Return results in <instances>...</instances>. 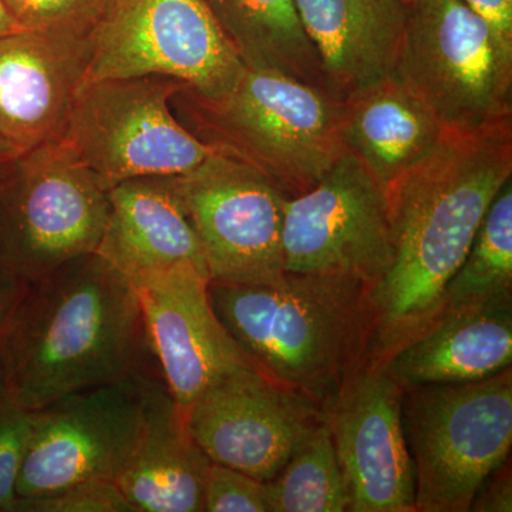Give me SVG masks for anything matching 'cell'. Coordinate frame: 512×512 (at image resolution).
<instances>
[{"instance_id": "cell-1", "label": "cell", "mask_w": 512, "mask_h": 512, "mask_svg": "<svg viewBox=\"0 0 512 512\" xmlns=\"http://www.w3.org/2000/svg\"><path fill=\"white\" fill-rule=\"evenodd\" d=\"M512 175V120L447 133L430 156L387 188L392 262L367 291L369 357L393 350L439 318L488 208Z\"/></svg>"}, {"instance_id": "cell-2", "label": "cell", "mask_w": 512, "mask_h": 512, "mask_svg": "<svg viewBox=\"0 0 512 512\" xmlns=\"http://www.w3.org/2000/svg\"><path fill=\"white\" fill-rule=\"evenodd\" d=\"M158 375L136 286L103 256L23 286L3 332V384L30 412L67 394Z\"/></svg>"}, {"instance_id": "cell-3", "label": "cell", "mask_w": 512, "mask_h": 512, "mask_svg": "<svg viewBox=\"0 0 512 512\" xmlns=\"http://www.w3.org/2000/svg\"><path fill=\"white\" fill-rule=\"evenodd\" d=\"M212 308L256 370L322 409L369 357L367 288L285 274L274 285L210 282Z\"/></svg>"}, {"instance_id": "cell-4", "label": "cell", "mask_w": 512, "mask_h": 512, "mask_svg": "<svg viewBox=\"0 0 512 512\" xmlns=\"http://www.w3.org/2000/svg\"><path fill=\"white\" fill-rule=\"evenodd\" d=\"M171 104L194 136L254 165L291 198L315 187L346 154L343 101L269 67L245 66L220 99L184 89Z\"/></svg>"}, {"instance_id": "cell-5", "label": "cell", "mask_w": 512, "mask_h": 512, "mask_svg": "<svg viewBox=\"0 0 512 512\" xmlns=\"http://www.w3.org/2000/svg\"><path fill=\"white\" fill-rule=\"evenodd\" d=\"M392 74L450 134L512 120V55L463 0H404Z\"/></svg>"}, {"instance_id": "cell-6", "label": "cell", "mask_w": 512, "mask_h": 512, "mask_svg": "<svg viewBox=\"0 0 512 512\" xmlns=\"http://www.w3.org/2000/svg\"><path fill=\"white\" fill-rule=\"evenodd\" d=\"M416 512H468L512 446L511 367L477 382L403 390Z\"/></svg>"}, {"instance_id": "cell-7", "label": "cell", "mask_w": 512, "mask_h": 512, "mask_svg": "<svg viewBox=\"0 0 512 512\" xmlns=\"http://www.w3.org/2000/svg\"><path fill=\"white\" fill-rule=\"evenodd\" d=\"M109 195L62 140L25 151L0 178V268L23 284L99 248Z\"/></svg>"}, {"instance_id": "cell-8", "label": "cell", "mask_w": 512, "mask_h": 512, "mask_svg": "<svg viewBox=\"0 0 512 512\" xmlns=\"http://www.w3.org/2000/svg\"><path fill=\"white\" fill-rule=\"evenodd\" d=\"M187 89L165 76L84 83L60 140L106 190L123 181L180 177L218 148L194 136L175 116L171 100Z\"/></svg>"}, {"instance_id": "cell-9", "label": "cell", "mask_w": 512, "mask_h": 512, "mask_svg": "<svg viewBox=\"0 0 512 512\" xmlns=\"http://www.w3.org/2000/svg\"><path fill=\"white\" fill-rule=\"evenodd\" d=\"M90 39L83 84L165 76L215 100L245 67L205 0H116Z\"/></svg>"}, {"instance_id": "cell-10", "label": "cell", "mask_w": 512, "mask_h": 512, "mask_svg": "<svg viewBox=\"0 0 512 512\" xmlns=\"http://www.w3.org/2000/svg\"><path fill=\"white\" fill-rule=\"evenodd\" d=\"M171 183L200 238L211 282L274 285L284 278L282 227L291 197L268 175L217 150Z\"/></svg>"}, {"instance_id": "cell-11", "label": "cell", "mask_w": 512, "mask_h": 512, "mask_svg": "<svg viewBox=\"0 0 512 512\" xmlns=\"http://www.w3.org/2000/svg\"><path fill=\"white\" fill-rule=\"evenodd\" d=\"M282 252L286 274L346 276L369 291L392 262L386 190L346 151L315 187L286 201Z\"/></svg>"}, {"instance_id": "cell-12", "label": "cell", "mask_w": 512, "mask_h": 512, "mask_svg": "<svg viewBox=\"0 0 512 512\" xmlns=\"http://www.w3.org/2000/svg\"><path fill=\"white\" fill-rule=\"evenodd\" d=\"M143 377L79 390L32 412L16 500L87 481L116 483L140 433Z\"/></svg>"}, {"instance_id": "cell-13", "label": "cell", "mask_w": 512, "mask_h": 512, "mask_svg": "<svg viewBox=\"0 0 512 512\" xmlns=\"http://www.w3.org/2000/svg\"><path fill=\"white\" fill-rule=\"evenodd\" d=\"M350 512H416V474L403 426V389L367 357L322 407Z\"/></svg>"}, {"instance_id": "cell-14", "label": "cell", "mask_w": 512, "mask_h": 512, "mask_svg": "<svg viewBox=\"0 0 512 512\" xmlns=\"http://www.w3.org/2000/svg\"><path fill=\"white\" fill-rule=\"evenodd\" d=\"M184 419L212 463L266 483L323 420V412L255 367H244L202 393Z\"/></svg>"}, {"instance_id": "cell-15", "label": "cell", "mask_w": 512, "mask_h": 512, "mask_svg": "<svg viewBox=\"0 0 512 512\" xmlns=\"http://www.w3.org/2000/svg\"><path fill=\"white\" fill-rule=\"evenodd\" d=\"M210 282L208 272L195 265L133 282L148 348L183 414L224 377L254 367L212 308Z\"/></svg>"}, {"instance_id": "cell-16", "label": "cell", "mask_w": 512, "mask_h": 512, "mask_svg": "<svg viewBox=\"0 0 512 512\" xmlns=\"http://www.w3.org/2000/svg\"><path fill=\"white\" fill-rule=\"evenodd\" d=\"M92 57L90 36H0V137L20 150L62 138Z\"/></svg>"}, {"instance_id": "cell-17", "label": "cell", "mask_w": 512, "mask_h": 512, "mask_svg": "<svg viewBox=\"0 0 512 512\" xmlns=\"http://www.w3.org/2000/svg\"><path fill=\"white\" fill-rule=\"evenodd\" d=\"M211 463L192 439L161 377H143L140 433L116 481L134 512L204 511Z\"/></svg>"}, {"instance_id": "cell-18", "label": "cell", "mask_w": 512, "mask_h": 512, "mask_svg": "<svg viewBox=\"0 0 512 512\" xmlns=\"http://www.w3.org/2000/svg\"><path fill=\"white\" fill-rule=\"evenodd\" d=\"M326 89L345 101L392 74L404 0H295Z\"/></svg>"}, {"instance_id": "cell-19", "label": "cell", "mask_w": 512, "mask_h": 512, "mask_svg": "<svg viewBox=\"0 0 512 512\" xmlns=\"http://www.w3.org/2000/svg\"><path fill=\"white\" fill-rule=\"evenodd\" d=\"M107 195L109 217L96 252L131 282L183 265L208 272L200 238L171 177L123 181Z\"/></svg>"}, {"instance_id": "cell-20", "label": "cell", "mask_w": 512, "mask_h": 512, "mask_svg": "<svg viewBox=\"0 0 512 512\" xmlns=\"http://www.w3.org/2000/svg\"><path fill=\"white\" fill-rule=\"evenodd\" d=\"M379 362L403 390L497 375L512 363L511 305L443 311Z\"/></svg>"}, {"instance_id": "cell-21", "label": "cell", "mask_w": 512, "mask_h": 512, "mask_svg": "<svg viewBox=\"0 0 512 512\" xmlns=\"http://www.w3.org/2000/svg\"><path fill=\"white\" fill-rule=\"evenodd\" d=\"M446 134L392 76L343 101V146L384 190L430 156Z\"/></svg>"}, {"instance_id": "cell-22", "label": "cell", "mask_w": 512, "mask_h": 512, "mask_svg": "<svg viewBox=\"0 0 512 512\" xmlns=\"http://www.w3.org/2000/svg\"><path fill=\"white\" fill-rule=\"evenodd\" d=\"M245 66L269 67L326 89L295 0H205Z\"/></svg>"}, {"instance_id": "cell-23", "label": "cell", "mask_w": 512, "mask_h": 512, "mask_svg": "<svg viewBox=\"0 0 512 512\" xmlns=\"http://www.w3.org/2000/svg\"><path fill=\"white\" fill-rule=\"evenodd\" d=\"M512 184L488 208L470 251L444 293L443 311L511 305Z\"/></svg>"}, {"instance_id": "cell-24", "label": "cell", "mask_w": 512, "mask_h": 512, "mask_svg": "<svg viewBox=\"0 0 512 512\" xmlns=\"http://www.w3.org/2000/svg\"><path fill=\"white\" fill-rule=\"evenodd\" d=\"M269 512L349 511V495L325 416L266 481Z\"/></svg>"}, {"instance_id": "cell-25", "label": "cell", "mask_w": 512, "mask_h": 512, "mask_svg": "<svg viewBox=\"0 0 512 512\" xmlns=\"http://www.w3.org/2000/svg\"><path fill=\"white\" fill-rule=\"evenodd\" d=\"M116 0H2L23 30L90 36Z\"/></svg>"}, {"instance_id": "cell-26", "label": "cell", "mask_w": 512, "mask_h": 512, "mask_svg": "<svg viewBox=\"0 0 512 512\" xmlns=\"http://www.w3.org/2000/svg\"><path fill=\"white\" fill-rule=\"evenodd\" d=\"M32 429V412L0 386V512H12L16 483Z\"/></svg>"}, {"instance_id": "cell-27", "label": "cell", "mask_w": 512, "mask_h": 512, "mask_svg": "<svg viewBox=\"0 0 512 512\" xmlns=\"http://www.w3.org/2000/svg\"><path fill=\"white\" fill-rule=\"evenodd\" d=\"M12 512H134L114 481H87L37 498H18Z\"/></svg>"}, {"instance_id": "cell-28", "label": "cell", "mask_w": 512, "mask_h": 512, "mask_svg": "<svg viewBox=\"0 0 512 512\" xmlns=\"http://www.w3.org/2000/svg\"><path fill=\"white\" fill-rule=\"evenodd\" d=\"M204 511L269 512L265 483L235 468L211 463L205 477Z\"/></svg>"}, {"instance_id": "cell-29", "label": "cell", "mask_w": 512, "mask_h": 512, "mask_svg": "<svg viewBox=\"0 0 512 512\" xmlns=\"http://www.w3.org/2000/svg\"><path fill=\"white\" fill-rule=\"evenodd\" d=\"M470 511L477 512H511L512 511V481L510 463L504 464L494 471L471 504Z\"/></svg>"}, {"instance_id": "cell-30", "label": "cell", "mask_w": 512, "mask_h": 512, "mask_svg": "<svg viewBox=\"0 0 512 512\" xmlns=\"http://www.w3.org/2000/svg\"><path fill=\"white\" fill-rule=\"evenodd\" d=\"M483 18L505 52L512 55V0H463Z\"/></svg>"}, {"instance_id": "cell-31", "label": "cell", "mask_w": 512, "mask_h": 512, "mask_svg": "<svg viewBox=\"0 0 512 512\" xmlns=\"http://www.w3.org/2000/svg\"><path fill=\"white\" fill-rule=\"evenodd\" d=\"M23 286H25L23 282L0 268V386H5L3 384V332H5L6 319H8L10 309L18 299Z\"/></svg>"}, {"instance_id": "cell-32", "label": "cell", "mask_w": 512, "mask_h": 512, "mask_svg": "<svg viewBox=\"0 0 512 512\" xmlns=\"http://www.w3.org/2000/svg\"><path fill=\"white\" fill-rule=\"evenodd\" d=\"M23 151L15 144L9 143L5 138L0 137V178L5 175L6 170L10 167V164L16 160L19 156H22Z\"/></svg>"}, {"instance_id": "cell-33", "label": "cell", "mask_w": 512, "mask_h": 512, "mask_svg": "<svg viewBox=\"0 0 512 512\" xmlns=\"http://www.w3.org/2000/svg\"><path fill=\"white\" fill-rule=\"evenodd\" d=\"M19 30L23 29L9 15L8 10H6L5 5L0 0V36L10 35V33L19 32Z\"/></svg>"}]
</instances>
